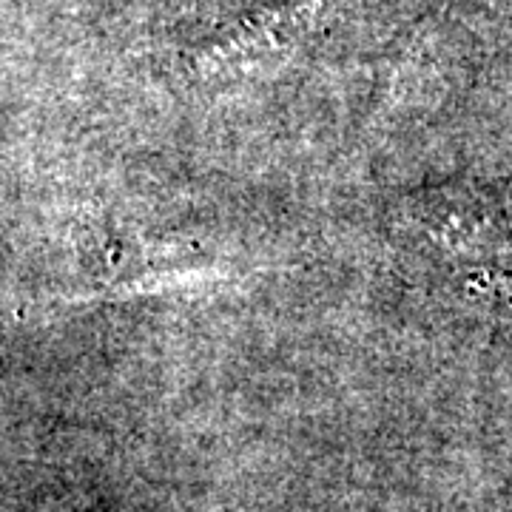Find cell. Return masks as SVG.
Returning <instances> with one entry per match:
<instances>
[{"instance_id":"cell-1","label":"cell","mask_w":512,"mask_h":512,"mask_svg":"<svg viewBox=\"0 0 512 512\" xmlns=\"http://www.w3.org/2000/svg\"><path fill=\"white\" fill-rule=\"evenodd\" d=\"M319 9V0H305L296 6H285L276 12H265L259 18L242 20L237 29L217 37L197 55V69L202 74H222L248 69L259 60H268L291 46L296 37L308 29V23Z\"/></svg>"}]
</instances>
